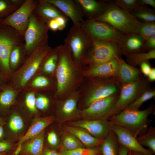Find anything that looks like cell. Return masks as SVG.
<instances>
[{"instance_id": "1", "label": "cell", "mask_w": 155, "mask_h": 155, "mask_svg": "<svg viewBox=\"0 0 155 155\" xmlns=\"http://www.w3.org/2000/svg\"><path fill=\"white\" fill-rule=\"evenodd\" d=\"M84 67L76 63L69 52L63 45L55 75V95L62 99L78 90L84 78Z\"/></svg>"}, {"instance_id": "2", "label": "cell", "mask_w": 155, "mask_h": 155, "mask_svg": "<svg viewBox=\"0 0 155 155\" xmlns=\"http://www.w3.org/2000/svg\"><path fill=\"white\" fill-rule=\"evenodd\" d=\"M104 78H84L78 90V103L80 102L81 110L95 101L114 95L117 92V85L103 80Z\"/></svg>"}, {"instance_id": "3", "label": "cell", "mask_w": 155, "mask_h": 155, "mask_svg": "<svg viewBox=\"0 0 155 155\" xmlns=\"http://www.w3.org/2000/svg\"><path fill=\"white\" fill-rule=\"evenodd\" d=\"M153 112L152 106L142 110L125 108L112 116L109 120L113 124L126 128L137 137L147 131L151 122L148 117Z\"/></svg>"}, {"instance_id": "4", "label": "cell", "mask_w": 155, "mask_h": 155, "mask_svg": "<svg viewBox=\"0 0 155 155\" xmlns=\"http://www.w3.org/2000/svg\"><path fill=\"white\" fill-rule=\"evenodd\" d=\"M121 51L118 42L92 38L84 54L83 66L97 65L119 57Z\"/></svg>"}, {"instance_id": "5", "label": "cell", "mask_w": 155, "mask_h": 155, "mask_svg": "<svg viewBox=\"0 0 155 155\" xmlns=\"http://www.w3.org/2000/svg\"><path fill=\"white\" fill-rule=\"evenodd\" d=\"M94 20L106 22L123 34H137L140 23L130 13L113 4L111 0H108L104 13Z\"/></svg>"}, {"instance_id": "6", "label": "cell", "mask_w": 155, "mask_h": 155, "mask_svg": "<svg viewBox=\"0 0 155 155\" xmlns=\"http://www.w3.org/2000/svg\"><path fill=\"white\" fill-rule=\"evenodd\" d=\"M92 38L82 25L73 26L70 29L64 39V45L74 61L82 65L85 52Z\"/></svg>"}, {"instance_id": "7", "label": "cell", "mask_w": 155, "mask_h": 155, "mask_svg": "<svg viewBox=\"0 0 155 155\" xmlns=\"http://www.w3.org/2000/svg\"><path fill=\"white\" fill-rule=\"evenodd\" d=\"M49 29L47 23L34 11L24 36L26 50L31 53L38 46L47 44Z\"/></svg>"}, {"instance_id": "8", "label": "cell", "mask_w": 155, "mask_h": 155, "mask_svg": "<svg viewBox=\"0 0 155 155\" xmlns=\"http://www.w3.org/2000/svg\"><path fill=\"white\" fill-rule=\"evenodd\" d=\"M115 94L95 101L81 110L80 118L85 120H109L118 113Z\"/></svg>"}, {"instance_id": "9", "label": "cell", "mask_w": 155, "mask_h": 155, "mask_svg": "<svg viewBox=\"0 0 155 155\" xmlns=\"http://www.w3.org/2000/svg\"><path fill=\"white\" fill-rule=\"evenodd\" d=\"M38 1L26 0L15 11L1 21V24L10 27L22 37L28 26L30 17L35 10Z\"/></svg>"}, {"instance_id": "10", "label": "cell", "mask_w": 155, "mask_h": 155, "mask_svg": "<svg viewBox=\"0 0 155 155\" xmlns=\"http://www.w3.org/2000/svg\"><path fill=\"white\" fill-rule=\"evenodd\" d=\"M52 49L47 44L36 48L31 53L17 76L19 84L25 86L42 65Z\"/></svg>"}, {"instance_id": "11", "label": "cell", "mask_w": 155, "mask_h": 155, "mask_svg": "<svg viewBox=\"0 0 155 155\" xmlns=\"http://www.w3.org/2000/svg\"><path fill=\"white\" fill-rule=\"evenodd\" d=\"M82 25L93 39L118 42L123 34L108 24L101 21L87 19Z\"/></svg>"}, {"instance_id": "12", "label": "cell", "mask_w": 155, "mask_h": 155, "mask_svg": "<svg viewBox=\"0 0 155 155\" xmlns=\"http://www.w3.org/2000/svg\"><path fill=\"white\" fill-rule=\"evenodd\" d=\"M15 30H0V63L6 70H9V59L11 53L15 46L22 44V38Z\"/></svg>"}, {"instance_id": "13", "label": "cell", "mask_w": 155, "mask_h": 155, "mask_svg": "<svg viewBox=\"0 0 155 155\" xmlns=\"http://www.w3.org/2000/svg\"><path fill=\"white\" fill-rule=\"evenodd\" d=\"M79 99L78 90L64 98L58 100L57 112L61 122L80 118L81 110L78 106Z\"/></svg>"}, {"instance_id": "14", "label": "cell", "mask_w": 155, "mask_h": 155, "mask_svg": "<svg viewBox=\"0 0 155 155\" xmlns=\"http://www.w3.org/2000/svg\"><path fill=\"white\" fill-rule=\"evenodd\" d=\"M68 125L82 128L94 137L104 140L111 130L112 123L109 120H80L71 121Z\"/></svg>"}, {"instance_id": "15", "label": "cell", "mask_w": 155, "mask_h": 155, "mask_svg": "<svg viewBox=\"0 0 155 155\" xmlns=\"http://www.w3.org/2000/svg\"><path fill=\"white\" fill-rule=\"evenodd\" d=\"M111 129L117 137L119 144L129 151L140 152L144 155H152V152L140 145L134 135L126 128L112 123Z\"/></svg>"}, {"instance_id": "16", "label": "cell", "mask_w": 155, "mask_h": 155, "mask_svg": "<svg viewBox=\"0 0 155 155\" xmlns=\"http://www.w3.org/2000/svg\"><path fill=\"white\" fill-rule=\"evenodd\" d=\"M119 58L99 65L84 67V77L105 78L117 75L119 67Z\"/></svg>"}, {"instance_id": "17", "label": "cell", "mask_w": 155, "mask_h": 155, "mask_svg": "<svg viewBox=\"0 0 155 155\" xmlns=\"http://www.w3.org/2000/svg\"><path fill=\"white\" fill-rule=\"evenodd\" d=\"M71 20L73 26L81 25L84 20L78 6L74 0H46Z\"/></svg>"}, {"instance_id": "18", "label": "cell", "mask_w": 155, "mask_h": 155, "mask_svg": "<svg viewBox=\"0 0 155 155\" xmlns=\"http://www.w3.org/2000/svg\"><path fill=\"white\" fill-rule=\"evenodd\" d=\"M84 17L87 20H94L101 15L106 9L108 0H74Z\"/></svg>"}, {"instance_id": "19", "label": "cell", "mask_w": 155, "mask_h": 155, "mask_svg": "<svg viewBox=\"0 0 155 155\" xmlns=\"http://www.w3.org/2000/svg\"><path fill=\"white\" fill-rule=\"evenodd\" d=\"M140 89V84L137 80L124 84L115 104L118 113L126 108L139 96Z\"/></svg>"}, {"instance_id": "20", "label": "cell", "mask_w": 155, "mask_h": 155, "mask_svg": "<svg viewBox=\"0 0 155 155\" xmlns=\"http://www.w3.org/2000/svg\"><path fill=\"white\" fill-rule=\"evenodd\" d=\"M54 120L55 117L53 116L39 118L35 120L26 133L20 139L13 155H18L23 143L38 135Z\"/></svg>"}, {"instance_id": "21", "label": "cell", "mask_w": 155, "mask_h": 155, "mask_svg": "<svg viewBox=\"0 0 155 155\" xmlns=\"http://www.w3.org/2000/svg\"><path fill=\"white\" fill-rule=\"evenodd\" d=\"M145 39L135 33L123 34L118 43L121 52L126 55L142 52Z\"/></svg>"}, {"instance_id": "22", "label": "cell", "mask_w": 155, "mask_h": 155, "mask_svg": "<svg viewBox=\"0 0 155 155\" xmlns=\"http://www.w3.org/2000/svg\"><path fill=\"white\" fill-rule=\"evenodd\" d=\"M64 129L76 137L87 148H92L99 146L104 140L94 137L86 130L80 127L65 124Z\"/></svg>"}, {"instance_id": "23", "label": "cell", "mask_w": 155, "mask_h": 155, "mask_svg": "<svg viewBox=\"0 0 155 155\" xmlns=\"http://www.w3.org/2000/svg\"><path fill=\"white\" fill-rule=\"evenodd\" d=\"M44 132L23 143L18 155H42Z\"/></svg>"}, {"instance_id": "24", "label": "cell", "mask_w": 155, "mask_h": 155, "mask_svg": "<svg viewBox=\"0 0 155 155\" xmlns=\"http://www.w3.org/2000/svg\"><path fill=\"white\" fill-rule=\"evenodd\" d=\"M34 11L47 23L49 20L58 17L65 16L58 9L46 0L38 1Z\"/></svg>"}, {"instance_id": "25", "label": "cell", "mask_w": 155, "mask_h": 155, "mask_svg": "<svg viewBox=\"0 0 155 155\" xmlns=\"http://www.w3.org/2000/svg\"><path fill=\"white\" fill-rule=\"evenodd\" d=\"M118 61V74L124 84L137 80L139 74L138 70L119 58Z\"/></svg>"}, {"instance_id": "26", "label": "cell", "mask_w": 155, "mask_h": 155, "mask_svg": "<svg viewBox=\"0 0 155 155\" xmlns=\"http://www.w3.org/2000/svg\"><path fill=\"white\" fill-rule=\"evenodd\" d=\"M62 46V44H61L52 49L45 57L42 64L43 70L45 73L48 74H53L54 72L55 73Z\"/></svg>"}, {"instance_id": "27", "label": "cell", "mask_w": 155, "mask_h": 155, "mask_svg": "<svg viewBox=\"0 0 155 155\" xmlns=\"http://www.w3.org/2000/svg\"><path fill=\"white\" fill-rule=\"evenodd\" d=\"M119 143L117 136L112 130L99 146L102 155H117Z\"/></svg>"}, {"instance_id": "28", "label": "cell", "mask_w": 155, "mask_h": 155, "mask_svg": "<svg viewBox=\"0 0 155 155\" xmlns=\"http://www.w3.org/2000/svg\"><path fill=\"white\" fill-rule=\"evenodd\" d=\"M130 13L140 22H155V9L139 5Z\"/></svg>"}, {"instance_id": "29", "label": "cell", "mask_w": 155, "mask_h": 155, "mask_svg": "<svg viewBox=\"0 0 155 155\" xmlns=\"http://www.w3.org/2000/svg\"><path fill=\"white\" fill-rule=\"evenodd\" d=\"M138 143L142 146L148 147L152 152H155V128L150 126L147 132L136 137Z\"/></svg>"}, {"instance_id": "30", "label": "cell", "mask_w": 155, "mask_h": 155, "mask_svg": "<svg viewBox=\"0 0 155 155\" xmlns=\"http://www.w3.org/2000/svg\"><path fill=\"white\" fill-rule=\"evenodd\" d=\"M63 150H71L84 148V146L74 135L65 131L62 139Z\"/></svg>"}, {"instance_id": "31", "label": "cell", "mask_w": 155, "mask_h": 155, "mask_svg": "<svg viewBox=\"0 0 155 155\" xmlns=\"http://www.w3.org/2000/svg\"><path fill=\"white\" fill-rule=\"evenodd\" d=\"M127 61L129 65H136L142 62L155 58V49L147 52L126 55Z\"/></svg>"}, {"instance_id": "32", "label": "cell", "mask_w": 155, "mask_h": 155, "mask_svg": "<svg viewBox=\"0 0 155 155\" xmlns=\"http://www.w3.org/2000/svg\"><path fill=\"white\" fill-rule=\"evenodd\" d=\"M137 34L146 40L155 35V22H140Z\"/></svg>"}, {"instance_id": "33", "label": "cell", "mask_w": 155, "mask_h": 155, "mask_svg": "<svg viewBox=\"0 0 155 155\" xmlns=\"http://www.w3.org/2000/svg\"><path fill=\"white\" fill-rule=\"evenodd\" d=\"M155 95V91H146L139 96L125 108L133 110L138 109L139 108L143 103L152 98Z\"/></svg>"}, {"instance_id": "34", "label": "cell", "mask_w": 155, "mask_h": 155, "mask_svg": "<svg viewBox=\"0 0 155 155\" xmlns=\"http://www.w3.org/2000/svg\"><path fill=\"white\" fill-rule=\"evenodd\" d=\"M60 153L62 155H98L99 151L96 148H83L71 150H63Z\"/></svg>"}, {"instance_id": "35", "label": "cell", "mask_w": 155, "mask_h": 155, "mask_svg": "<svg viewBox=\"0 0 155 155\" xmlns=\"http://www.w3.org/2000/svg\"><path fill=\"white\" fill-rule=\"evenodd\" d=\"M10 129L14 132H18L24 127V123L21 117L17 114H14L10 118L8 123Z\"/></svg>"}, {"instance_id": "36", "label": "cell", "mask_w": 155, "mask_h": 155, "mask_svg": "<svg viewBox=\"0 0 155 155\" xmlns=\"http://www.w3.org/2000/svg\"><path fill=\"white\" fill-rule=\"evenodd\" d=\"M112 3L129 13L138 5L137 0H115Z\"/></svg>"}, {"instance_id": "37", "label": "cell", "mask_w": 155, "mask_h": 155, "mask_svg": "<svg viewBox=\"0 0 155 155\" xmlns=\"http://www.w3.org/2000/svg\"><path fill=\"white\" fill-rule=\"evenodd\" d=\"M15 94L11 90H6L0 94V105L3 108L8 107L13 103Z\"/></svg>"}, {"instance_id": "38", "label": "cell", "mask_w": 155, "mask_h": 155, "mask_svg": "<svg viewBox=\"0 0 155 155\" xmlns=\"http://www.w3.org/2000/svg\"><path fill=\"white\" fill-rule=\"evenodd\" d=\"M22 44L17 45L12 50L9 57V63L12 67H15L19 62L20 57V48Z\"/></svg>"}, {"instance_id": "39", "label": "cell", "mask_w": 155, "mask_h": 155, "mask_svg": "<svg viewBox=\"0 0 155 155\" xmlns=\"http://www.w3.org/2000/svg\"><path fill=\"white\" fill-rule=\"evenodd\" d=\"M25 104L28 109L32 113H35L37 111L36 106V99L34 93H28L26 96Z\"/></svg>"}, {"instance_id": "40", "label": "cell", "mask_w": 155, "mask_h": 155, "mask_svg": "<svg viewBox=\"0 0 155 155\" xmlns=\"http://www.w3.org/2000/svg\"><path fill=\"white\" fill-rule=\"evenodd\" d=\"M33 86L38 88H45L51 85L50 81L46 77L43 76L37 77L32 83Z\"/></svg>"}, {"instance_id": "41", "label": "cell", "mask_w": 155, "mask_h": 155, "mask_svg": "<svg viewBox=\"0 0 155 155\" xmlns=\"http://www.w3.org/2000/svg\"><path fill=\"white\" fill-rule=\"evenodd\" d=\"M49 99L45 96L40 95L36 99V108L41 110H46L49 106Z\"/></svg>"}, {"instance_id": "42", "label": "cell", "mask_w": 155, "mask_h": 155, "mask_svg": "<svg viewBox=\"0 0 155 155\" xmlns=\"http://www.w3.org/2000/svg\"><path fill=\"white\" fill-rule=\"evenodd\" d=\"M15 150L13 146L8 141H0V153L12 154Z\"/></svg>"}, {"instance_id": "43", "label": "cell", "mask_w": 155, "mask_h": 155, "mask_svg": "<svg viewBox=\"0 0 155 155\" xmlns=\"http://www.w3.org/2000/svg\"><path fill=\"white\" fill-rule=\"evenodd\" d=\"M144 49L147 52L155 49V35L145 40Z\"/></svg>"}, {"instance_id": "44", "label": "cell", "mask_w": 155, "mask_h": 155, "mask_svg": "<svg viewBox=\"0 0 155 155\" xmlns=\"http://www.w3.org/2000/svg\"><path fill=\"white\" fill-rule=\"evenodd\" d=\"M47 140L48 143L51 145L55 146L58 143L57 135L55 132L52 131L49 132L47 135Z\"/></svg>"}, {"instance_id": "45", "label": "cell", "mask_w": 155, "mask_h": 155, "mask_svg": "<svg viewBox=\"0 0 155 155\" xmlns=\"http://www.w3.org/2000/svg\"><path fill=\"white\" fill-rule=\"evenodd\" d=\"M59 26V30H62L66 27L68 18L65 16H61L55 18Z\"/></svg>"}, {"instance_id": "46", "label": "cell", "mask_w": 155, "mask_h": 155, "mask_svg": "<svg viewBox=\"0 0 155 155\" xmlns=\"http://www.w3.org/2000/svg\"><path fill=\"white\" fill-rule=\"evenodd\" d=\"M140 64L142 72L145 75L148 76L151 69L149 64L147 61H143Z\"/></svg>"}, {"instance_id": "47", "label": "cell", "mask_w": 155, "mask_h": 155, "mask_svg": "<svg viewBox=\"0 0 155 155\" xmlns=\"http://www.w3.org/2000/svg\"><path fill=\"white\" fill-rule=\"evenodd\" d=\"M49 28L53 31L59 30V26L55 19L49 20L47 22Z\"/></svg>"}, {"instance_id": "48", "label": "cell", "mask_w": 155, "mask_h": 155, "mask_svg": "<svg viewBox=\"0 0 155 155\" xmlns=\"http://www.w3.org/2000/svg\"><path fill=\"white\" fill-rule=\"evenodd\" d=\"M139 5L145 6L149 5L153 8H155V1L154 0H137Z\"/></svg>"}, {"instance_id": "49", "label": "cell", "mask_w": 155, "mask_h": 155, "mask_svg": "<svg viewBox=\"0 0 155 155\" xmlns=\"http://www.w3.org/2000/svg\"><path fill=\"white\" fill-rule=\"evenodd\" d=\"M42 155H62L61 153H58L52 150L44 148Z\"/></svg>"}, {"instance_id": "50", "label": "cell", "mask_w": 155, "mask_h": 155, "mask_svg": "<svg viewBox=\"0 0 155 155\" xmlns=\"http://www.w3.org/2000/svg\"><path fill=\"white\" fill-rule=\"evenodd\" d=\"M128 151L127 148L119 144L117 155H128Z\"/></svg>"}, {"instance_id": "51", "label": "cell", "mask_w": 155, "mask_h": 155, "mask_svg": "<svg viewBox=\"0 0 155 155\" xmlns=\"http://www.w3.org/2000/svg\"><path fill=\"white\" fill-rule=\"evenodd\" d=\"M149 79L151 81H154L155 80V69L151 68L150 71L148 75Z\"/></svg>"}, {"instance_id": "52", "label": "cell", "mask_w": 155, "mask_h": 155, "mask_svg": "<svg viewBox=\"0 0 155 155\" xmlns=\"http://www.w3.org/2000/svg\"><path fill=\"white\" fill-rule=\"evenodd\" d=\"M3 126V125H0V141L2 140L4 135V131Z\"/></svg>"}, {"instance_id": "53", "label": "cell", "mask_w": 155, "mask_h": 155, "mask_svg": "<svg viewBox=\"0 0 155 155\" xmlns=\"http://www.w3.org/2000/svg\"><path fill=\"white\" fill-rule=\"evenodd\" d=\"M128 155H144L143 154L138 152L129 151L128 152Z\"/></svg>"}, {"instance_id": "54", "label": "cell", "mask_w": 155, "mask_h": 155, "mask_svg": "<svg viewBox=\"0 0 155 155\" xmlns=\"http://www.w3.org/2000/svg\"><path fill=\"white\" fill-rule=\"evenodd\" d=\"M4 124V121L3 119L1 117H0V125H3Z\"/></svg>"}, {"instance_id": "55", "label": "cell", "mask_w": 155, "mask_h": 155, "mask_svg": "<svg viewBox=\"0 0 155 155\" xmlns=\"http://www.w3.org/2000/svg\"><path fill=\"white\" fill-rule=\"evenodd\" d=\"M7 154L0 153V155H6Z\"/></svg>"}, {"instance_id": "56", "label": "cell", "mask_w": 155, "mask_h": 155, "mask_svg": "<svg viewBox=\"0 0 155 155\" xmlns=\"http://www.w3.org/2000/svg\"><path fill=\"white\" fill-rule=\"evenodd\" d=\"M6 155H12V154H7Z\"/></svg>"}, {"instance_id": "57", "label": "cell", "mask_w": 155, "mask_h": 155, "mask_svg": "<svg viewBox=\"0 0 155 155\" xmlns=\"http://www.w3.org/2000/svg\"><path fill=\"white\" fill-rule=\"evenodd\" d=\"M0 21H1V20H0Z\"/></svg>"}]
</instances>
